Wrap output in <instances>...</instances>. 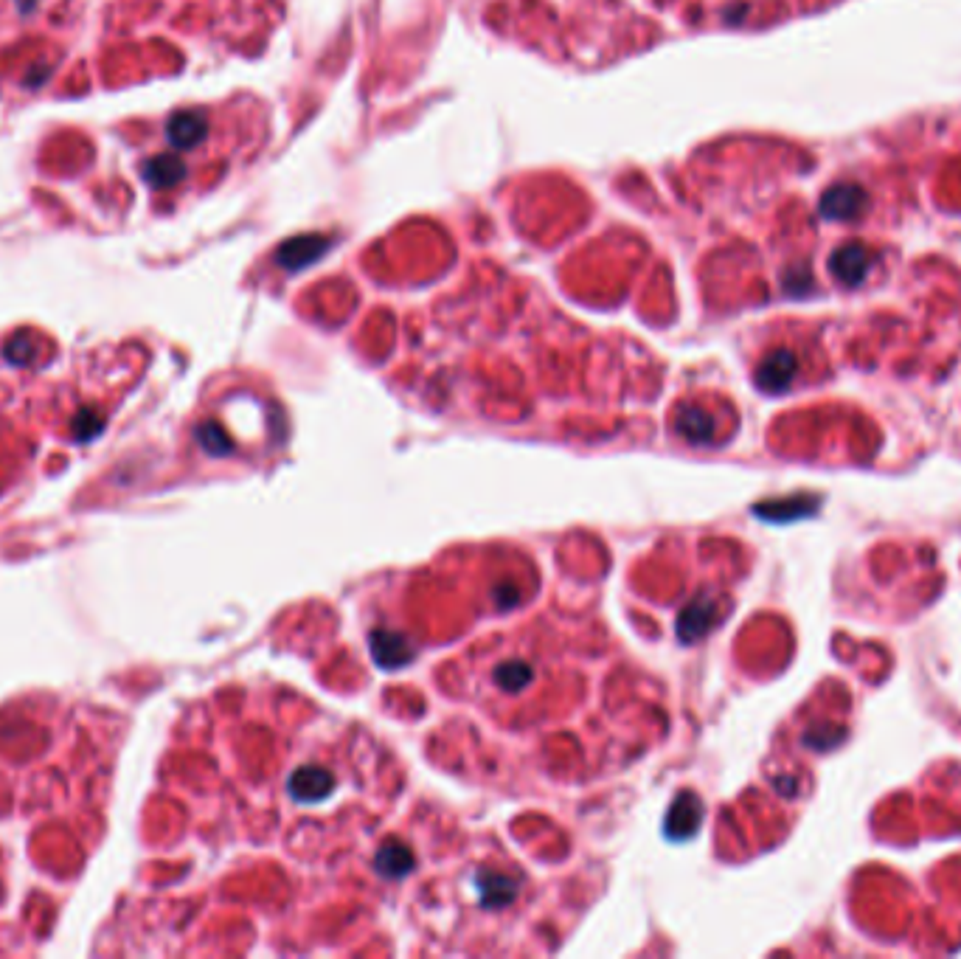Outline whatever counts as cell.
<instances>
[{
  "instance_id": "3957f363",
  "label": "cell",
  "mask_w": 961,
  "mask_h": 959,
  "mask_svg": "<svg viewBox=\"0 0 961 959\" xmlns=\"http://www.w3.org/2000/svg\"><path fill=\"white\" fill-rule=\"evenodd\" d=\"M796 372H799L796 355L787 352V349H776V352H770L768 358L762 360V366L756 369V383H759V389L776 394V391H784L793 383Z\"/></svg>"
},
{
  "instance_id": "7a4b0ae2",
  "label": "cell",
  "mask_w": 961,
  "mask_h": 959,
  "mask_svg": "<svg viewBox=\"0 0 961 959\" xmlns=\"http://www.w3.org/2000/svg\"><path fill=\"white\" fill-rule=\"evenodd\" d=\"M874 265V254L863 245V242H846L835 254L829 256V270L832 276L846 287L863 285V279L869 276V270Z\"/></svg>"
},
{
  "instance_id": "6da1fadb",
  "label": "cell",
  "mask_w": 961,
  "mask_h": 959,
  "mask_svg": "<svg viewBox=\"0 0 961 959\" xmlns=\"http://www.w3.org/2000/svg\"><path fill=\"white\" fill-rule=\"evenodd\" d=\"M866 206H869V195H866V189L858 186V183H835V186H829L827 192L821 195V200H818L821 217L835 220V223L858 220L860 214L866 211Z\"/></svg>"
},
{
  "instance_id": "277c9868",
  "label": "cell",
  "mask_w": 961,
  "mask_h": 959,
  "mask_svg": "<svg viewBox=\"0 0 961 959\" xmlns=\"http://www.w3.org/2000/svg\"><path fill=\"white\" fill-rule=\"evenodd\" d=\"M329 248V240H324L321 234H307V237H296V240L284 242L279 248V262L287 270H298L304 265L315 262L318 256Z\"/></svg>"
}]
</instances>
